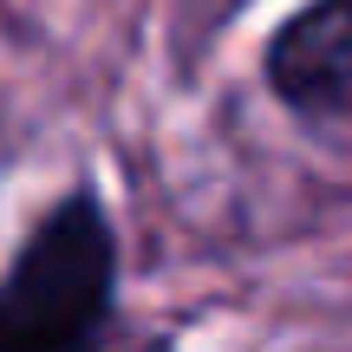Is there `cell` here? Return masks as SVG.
<instances>
[{
	"mask_svg": "<svg viewBox=\"0 0 352 352\" xmlns=\"http://www.w3.org/2000/svg\"><path fill=\"white\" fill-rule=\"evenodd\" d=\"M118 294V235L98 196L72 189L0 280V352H91Z\"/></svg>",
	"mask_w": 352,
	"mask_h": 352,
	"instance_id": "6da1fadb",
	"label": "cell"
},
{
	"mask_svg": "<svg viewBox=\"0 0 352 352\" xmlns=\"http://www.w3.org/2000/svg\"><path fill=\"white\" fill-rule=\"evenodd\" d=\"M267 78L294 111H352V0L294 13L267 46Z\"/></svg>",
	"mask_w": 352,
	"mask_h": 352,
	"instance_id": "7a4b0ae2",
	"label": "cell"
}]
</instances>
